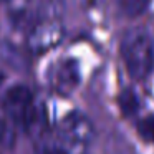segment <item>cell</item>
I'll return each mask as SVG.
<instances>
[{
    "label": "cell",
    "mask_w": 154,
    "mask_h": 154,
    "mask_svg": "<svg viewBox=\"0 0 154 154\" xmlns=\"http://www.w3.org/2000/svg\"><path fill=\"white\" fill-rule=\"evenodd\" d=\"M32 90L23 83L12 85L4 94V109L7 111L8 119L14 124H22L33 106Z\"/></svg>",
    "instance_id": "cell-4"
},
{
    "label": "cell",
    "mask_w": 154,
    "mask_h": 154,
    "mask_svg": "<svg viewBox=\"0 0 154 154\" xmlns=\"http://www.w3.org/2000/svg\"><path fill=\"white\" fill-rule=\"evenodd\" d=\"M63 37V25L55 17L38 18L27 32V47L32 53H45L57 47Z\"/></svg>",
    "instance_id": "cell-3"
},
{
    "label": "cell",
    "mask_w": 154,
    "mask_h": 154,
    "mask_svg": "<svg viewBox=\"0 0 154 154\" xmlns=\"http://www.w3.org/2000/svg\"><path fill=\"white\" fill-rule=\"evenodd\" d=\"M17 141V133H15V124L8 118L0 116V146L5 149H12Z\"/></svg>",
    "instance_id": "cell-8"
},
{
    "label": "cell",
    "mask_w": 154,
    "mask_h": 154,
    "mask_svg": "<svg viewBox=\"0 0 154 154\" xmlns=\"http://www.w3.org/2000/svg\"><path fill=\"white\" fill-rule=\"evenodd\" d=\"M94 128L81 111L68 113L51 133L42 137L40 154H86Z\"/></svg>",
    "instance_id": "cell-1"
},
{
    "label": "cell",
    "mask_w": 154,
    "mask_h": 154,
    "mask_svg": "<svg viewBox=\"0 0 154 154\" xmlns=\"http://www.w3.org/2000/svg\"><path fill=\"white\" fill-rule=\"evenodd\" d=\"M118 104L126 116H131V114H136L137 109H139V98H137L136 91L133 88H126L119 93Z\"/></svg>",
    "instance_id": "cell-7"
},
{
    "label": "cell",
    "mask_w": 154,
    "mask_h": 154,
    "mask_svg": "<svg viewBox=\"0 0 154 154\" xmlns=\"http://www.w3.org/2000/svg\"><path fill=\"white\" fill-rule=\"evenodd\" d=\"M137 134L144 143H154V114H147L137 121Z\"/></svg>",
    "instance_id": "cell-10"
},
{
    "label": "cell",
    "mask_w": 154,
    "mask_h": 154,
    "mask_svg": "<svg viewBox=\"0 0 154 154\" xmlns=\"http://www.w3.org/2000/svg\"><path fill=\"white\" fill-rule=\"evenodd\" d=\"M118 4L126 17H137L147 10L151 0H118Z\"/></svg>",
    "instance_id": "cell-9"
},
{
    "label": "cell",
    "mask_w": 154,
    "mask_h": 154,
    "mask_svg": "<svg viewBox=\"0 0 154 154\" xmlns=\"http://www.w3.org/2000/svg\"><path fill=\"white\" fill-rule=\"evenodd\" d=\"M50 83L55 91L68 94L80 83V65L75 58H65L58 61L50 73Z\"/></svg>",
    "instance_id": "cell-5"
},
{
    "label": "cell",
    "mask_w": 154,
    "mask_h": 154,
    "mask_svg": "<svg viewBox=\"0 0 154 154\" xmlns=\"http://www.w3.org/2000/svg\"><path fill=\"white\" fill-rule=\"evenodd\" d=\"M35 2L33 0H8V20L15 28H28L35 23Z\"/></svg>",
    "instance_id": "cell-6"
},
{
    "label": "cell",
    "mask_w": 154,
    "mask_h": 154,
    "mask_svg": "<svg viewBox=\"0 0 154 154\" xmlns=\"http://www.w3.org/2000/svg\"><path fill=\"white\" fill-rule=\"evenodd\" d=\"M121 57L131 78L144 80L152 70L154 47L144 30H128L121 40Z\"/></svg>",
    "instance_id": "cell-2"
}]
</instances>
